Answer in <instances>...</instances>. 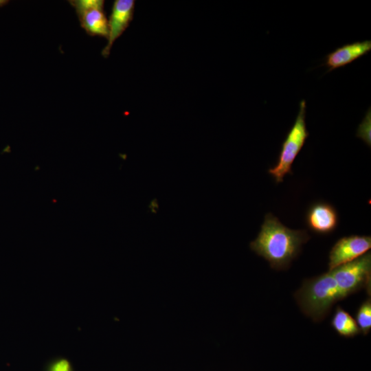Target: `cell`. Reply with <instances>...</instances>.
<instances>
[{"label":"cell","mask_w":371,"mask_h":371,"mask_svg":"<svg viewBox=\"0 0 371 371\" xmlns=\"http://www.w3.org/2000/svg\"><path fill=\"white\" fill-rule=\"evenodd\" d=\"M310 238L306 230L291 229L284 226L272 214L265 215L257 238L250 243V248L265 258L271 268L287 269L297 257L303 244Z\"/></svg>","instance_id":"obj_1"},{"label":"cell","mask_w":371,"mask_h":371,"mask_svg":"<svg viewBox=\"0 0 371 371\" xmlns=\"http://www.w3.org/2000/svg\"><path fill=\"white\" fill-rule=\"evenodd\" d=\"M294 297L302 312L315 322L325 319L333 306L344 299L329 271L304 280Z\"/></svg>","instance_id":"obj_2"},{"label":"cell","mask_w":371,"mask_h":371,"mask_svg":"<svg viewBox=\"0 0 371 371\" xmlns=\"http://www.w3.org/2000/svg\"><path fill=\"white\" fill-rule=\"evenodd\" d=\"M371 111L370 108L360 123L357 131V137L361 138L369 147L371 145Z\"/></svg>","instance_id":"obj_12"},{"label":"cell","mask_w":371,"mask_h":371,"mask_svg":"<svg viewBox=\"0 0 371 371\" xmlns=\"http://www.w3.org/2000/svg\"><path fill=\"white\" fill-rule=\"evenodd\" d=\"M344 298L362 289L370 294L371 254L367 252L357 259L329 271Z\"/></svg>","instance_id":"obj_4"},{"label":"cell","mask_w":371,"mask_h":371,"mask_svg":"<svg viewBox=\"0 0 371 371\" xmlns=\"http://www.w3.org/2000/svg\"><path fill=\"white\" fill-rule=\"evenodd\" d=\"M49 371H73V369L69 361L59 359L50 365Z\"/></svg>","instance_id":"obj_13"},{"label":"cell","mask_w":371,"mask_h":371,"mask_svg":"<svg viewBox=\"0 0 371 371\" xmlns=\"http://www.w3.org/2000/svg\"><path fill=\"white\" fill-rule=\"evenodd\" d=\"M305 221L308 229L313 232L326 235L337 228L339 217L336 209L332 205L319 201L308 207Z\"/></svg>","instance_id":"obj_7"},{"label":"cell","mask_w":371,"mask_h":371,"mask_svg":"<svg viewBox=\"0 0 371 371\" xmlns=\"http://www.w3.org/2000/svg\"><path fill=\"white\" fill-rule=\"evenodd\" d=\"M356 322L363 335H368L371 329V300L366 299L359 307L356 314Z\"/></svg>","instance_id":"obj_11"},{"label":"cell","mask_w":371,"mask_h":371,"mask_svg":"<svg viewBox=\"0 0 371 371\" xmlns=\"http://www.w3.org/2000/svg\"><path fill=\"white\" fill-rule=\"evenodd\" d=\"M8 3V1L0 0V7L5 5Z\"/></svg>","instance_id":"obj_14"},{"label":"cell","mask_w":371,"mask_h":371,"mask_svg":"<svg viewBox=\"0 0 371 371\" xmlns=\"http://www.w3.org/2000/svg\"><path fill=\"white\" fill-rule=\"evenodd\" d=\"M371 50V41H357L346 44L328 54L326 56L325 65L328 71L344 67Z\"/></svg>","instance_id":"obj_9"},{"label":"cell","mask_w":371,"mask_h":371,"mask_svg":"<svg viewBox=\"0 0 371 371\" xmlns=\"http://www.w3.org/2000/svg\"><path fill=\"white\" fill-rule=\"evenodd\" d=\"M331 325L339 335L344 337H353L361 333L355 319L340 306L336 308Z\"/></svg>","instance_id":"obj_10"},{"label":"cell","mask_w":371,"mask_h":371,"mask_svg":"<svg viewBox=\"0 0 371 371\" xmlns=\"http://www.w3.org/2000/svg\"><path fill=\"white\" fill-rule=\"evenodd\" d=\"M80 26L91 36L107 38L109 36L108 19L104 6L95 3H86L74 8Z\"/></svg>","instance_id":"obj_8"},{"label":"cell","mask_w":371,"mask_h":371,"mask_svg":"<svg viewBox=\"0 0 371 371\" xmlns=\"http://www.w3.org/2000/svg\"><path fill=\"white\" fill-rule=\"evenodd\" d=\"M135 1L134 0H115L108 20L109 36L107 44L102 51L104 58L109 56L114 42L123 34L133 20Z\"/></svg>","instance_id":"obj_6"},{"label":"cell","mask_w":371,"mask_h":371,"mask_svg":"<svg viewBox=\"0 0 371 371\" xmlns=\"http://www.w3.org/2000/svg\"><path fill=\"white\" fill-rule=\"evenodd\" d=\"M370 236L350 235L339 239L329 253L328 271L352 261L368 251Z\"/></svg>","instance_id":"obj_5"},{"label":"cell","mask_w":371,"mask_h":371,"mask_svg":"<svg viewBox=\"0 0 371 371\" xmlns=\"http://www.w3.org/2000/svg\"><path fill=\"white\" fill-rule=\"evenodd\" d=\"M306 102L302 100L294 124L282 144L278 161L268 170L269 174L276 183L282 182L286 175L292 174V164L308 137L306 124Z\"/></svg>","instance_id":"obj_3"}]
</instances>
